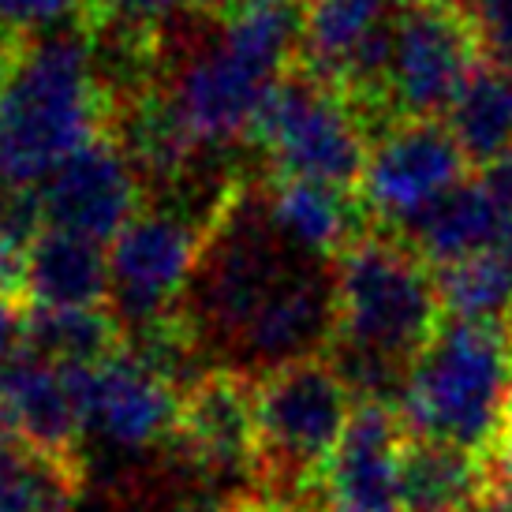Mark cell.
I'll use <instances>...</instances> for the list:
<instances>
[{
  "label": "cell",
  "mask_w": 512,
  "mask_h": 512,
  "mask_svg": "<svg viewBox=\"0 0 512 512\" xmlns=\"http://www.w3.org/2000/svg\"><path fill=\"white\" fill-rule=\"evenodd\" d=\"M441 124L449 128L471 169L505 161L512 154V75L494 64H479Z\"/></svg>",
  "instance_id": "21"
},
{
  "label": "cell",
  "mask_w": 512,
  "mask_h": 512,
  "mask_svg": "<svg viewBox=\"0 0 512 512\" xmlns=\"http://www.w3.org/2000/svg\"><path fill=\"white\" fill-rule=\"evenodd\" d=\"M128 348V333L109 307L94 311H45L34 307L27 326V356L49 367H101Z\"/></svg>",
  "instance_id": "22"
},
{
  "label": "cell",
  "mask_w": 512,
  "mask_h": 512,
  "mask_svg": "<svg viewBox=\"0 0 512 512\" xmlns=\"http://www.w3.org/2000/svg\"><path fill=\"white\" fill-rule=\"evenodd\" d=\"M430 270L464 262L501 247V214L494 195L486 191L483 176H468L464 184L449 187L397 232Z\"/></svg>",
  "instance_id": "16"
},
{
  "label": "cell",
  "mask_w": 512,
  "mask_h": 512,
  "mask_svg": "<svg viewBox=\"0 0 512 512\" xmlns=\"http://www.w3.org/2000/svg\"><path fill=\"white\" fill-rule=\"evenodd\" d=\"M113 101L79 27L34 34L0 79V184L38 187L109 131Z\"/></svg>",
  "instance_id": "3"
},
{
  "label": "cell",
  "mask_w": 512,
  "mask_h": 512,
  "mask_svg": "<svg viewBox=\"0 0 512 512\" xmlns=\"http://www.w3.org/2000/svg\"><path fill=\"white\" fill-rule=\"evenodd\" d=\"M479 64L486 57L468 8L445 0H400L389 64L397 124H441Z\"/></svg>",
  "instance_id": "8"
},
{
  "label": "cell",
  "mask_w": 512,
  "mask_h": 512,
  "mask_svg": "<svg viewBox=\"0 0 512 512\" xmlns=\"http://www.w3.org/2000/svg\"><path fill=\"white\" fill-rule=\"evenodd\" d=\"M512 408V352L505 326L445 318L415 359L400 415L415 438L483 453Z\"/></svg>",
  "instance_id": "4"
},
{
  "label": "cell",
  "mask_w": 512,
  "mask_h": 512,
  "mask_svg": "<svg viewBox=\"0 0 512 512\" xmlns=\"http://www.w3.org/2000/svg\"><path fill=\"white\" fill-rule=\"evenodd\" d=\"M483 494L479 453L453 441L415 438L404 445V512H468Z\"/></svg>",
  "instance_id": "20"
},
{
  "label": "cell",
  "mask_w": 512,
  "mask_h": 512,
  "mask_svg": "<svg viewBox=\"0 0 512 512\" xmlns=\"http://www.w3.org/2000/svg\"><path fill=\"white\" fill-rule=\"evenodd\" d=\"M64 374L72 382L83 434H94L116 449L169 445L180 389L128 348L101 367H72Z\"/></svg>",
  "instance_id": "12"
},
{
  "label": "cell",
  "mask_w": 512,
  "mask_h": 512,
  "mask_svg": "<svg viewBox=\"0 0 512 512\" xmlns=\"http://www.w3.org/2000/svg\"><path fill=\"white\" fill-rule=\"evenodd\" d=\"M191 0H79L75 27H135V30H161V23L172 12H180Z\"/></svg>",
  "instance_id": "25"
},
{
  "label": "cell",
  "mask_w": 512,
  "mask_h": 512,
  "mask_svg": "<svg viewBox=\"0 0 512 512\" xmlns=\"http://www.w3.org/2000/svg\"><path fill=\"white\" fill-rule=\"evenodd\" d=\"M397 4L400 0H307L296 68L337 90L367 45L393 27Z\"/></svg>",
  "instance_id": "17"
},
{
  "label": "cell",
  "mask_w": 512,
  "mask_h": 512,
  "mask_svg": "<svg viewBox=\"0 0 512 512\" xmlns=\"http://www.w3.org/2000/svg\"><path fill=\"white\" fill-rule=\"evenodd\" d=\"M505 337H509V352H512V318L505 322Z\"/></svg>",
  "instance_id": "30"
},
{
  "label": "cell",
  "mask_w": 512,
  "mask_h": 512,
  "mask_svg": "<svg viewBox=\"0 0 512 512\" xmlns=\"http://www.w3.org/2000/svg\"><path fill=\"white\" fill-rule=\"evenodd\" d=\"M30 38H34V34H19V30H4V27H0V79H4V72L12 68L15 53H19V49L30 42Z\"/></svg>",
  "instance_id": "28"
},
{
  "label": "cell",
  "mask_w": 512,
  "mask_h": 512,
  "mask_svg": "<svg viewBox=\"0 0 512 512\" xmlns=\"http://www.w3.org/2000/svg\"><path fill=\"white\" fill-rule=\"evenodd\" d=\"M281 79L258 72L255 64L236 57L221 38L187 49L176 60L169 79H161L172 109L202 150H225L251 135L255 116Z\"/></svg>",
  "instance_id": "10"
},
{
  "label": "cell",
  "mask_w": 512,
  "mask_h": 512,
  "mask_svg": "<svg viewBox=\"0 0 512 512\" xmlns=\"http://www.w3.org/2000/svg\"><path fill=\"white\" fill-rule=\"evenodd\" d=\"M0 393L8 397L19 438L53 456L79 460L83 419L75 408L72 382L60 367H49L34 356H19L0 367Z\"/></svg>",
  "instance_id": "19"
},
{
  "label": "cell",
  "mask_w": 512,
  "mask_h": 512,
  "mask_svg": "<svg viewBox=\"0 0 512 512\" xmlns=\"http://www.w3.org/2000/svg\"><path fill=\"white\" fill-rule=\"evenodd\" d=\"M352 408L356 397L326 356L258 378L255 494L281 505L318 501Z\"/></svg>",
  "instance_id": "5"
},
{
  "label": "cell",
  "mask_w": 512,
  "mask_h": 512,
  "mask_svg": "<svg viewBox=\"0 0 512 512\" xmlns=\"http://www.w3.org/2000/svg\"><path fill=\"white\" fill-rule=\"evenodd\" d=\"M468 15L479 30L486 64L512 75V0H471Z\"/></svg>",
  "instance_id": "26"
},
{
  "label": "cell",
  "mask_w": 512,
  "mask_h": 512,
  "mask_svg": "<svg viewBox=\"0 0 512 512\" xmlns=\"http://www.w3.org/2000/svg\"><path fill=\"white\" fill-rule=\"evenodd\" d=\"M38 199L45 228L113 243L139 214V199L146 195L124 146L113 139V131H101L38 187Z\"/></svg>",
  "instance_id": "13"
},
{
  "label": "cell",
  "mask_w": 512,
  "mask_h": 512,
  "mask_svg": "<svg viewBox=\"0 0 512 512\" xmlns=\"http://www.w3.org/2000/svg\"><path fill=\"white\" fill-rule=\"evenodd\" d=\"M247 143L266 154L273 176L322 184L344 195H359L367 176V128L337 90L299 68L273 86Z\"/></svg>",
  "instance_id": "6"
},
{
  "label": "cell",
  "mask_w": 512,
  "mask_h": 512,
  "mask_svg": "<svg viewBox=\"0 0 512 512\" xmlns=\"http://www.w3.org/2000/svg\"><path fill=\"white\" fill-rule=\"evenodd\" d=\"M83 460L53 456L27 441L0 445V512H72Z\"/></svg>",
  "instance_id": "23"
},
{
  "label": "cell",
  "mask_w": 512,
  "mask_h": 512,
  "mask_svg": "<svg viewBox=\"0 0 512 512\" xmlns=\"http://www.w3.org/2000/svg\"><path fill=\"white\" fill-rule=\"evenodd\" d=\"M232 4H236V0H191V8H195V12L214 15V19H221V15H225Z\"/></svg>",
  "instance_id": "29"
},
{
  "label": "cell",
  "mask_w": 512,
  "mask_h": 512,
  "mask_svg": "<svg viewBox=\"0 0 512 512\" xmlns=\"http://www.w3.org/2000/svg\"><path fill=\"white\" fill-rule=\"evenodd\" d=\"M210 221L176 206H143L109 243V311L128 337L180 314Z\"/></svg>",
  "instance_id": "7"
},
{
  "label": "cell",
  "mask_w": 512,
  "mask_h": 512,
  "mask_svg": "<svg viewBox=\"0 0 512 512\" xmlns=\"http://www.w3.org/2000/svg\"><path fill=\"white\" fill-rule=\"evenodd\" d=\"M27 292L45 311L109 307V251L60 228H42L27 251Z\"/></svg>",
  "instance_id": "18"
},
{
  "label": "cell",
  "mask_w": 512,
  "mask_h": 512,
  "mask_svg": "<svg viewBox=\"0 0 512 512\" xmlns=\"http://www.w3.org/2000/svg\"><path fill=\"white\" fill-rule=\"evenodd\" d=\"M445 318L505 326L512 318V258L494 247L434 270Z\"/></svg>",
  "instance_id": "24"
},
{
  "label": "cell",
  "mask_w": 512,
  "mask_h": 512,
  "mask_svg": "<svg viewBox=\"0 0 512 512\" xmlns=\"http://www.w3.org/2000/svg\"><path fill=\"white\" fill-rule=\"evenodd\" d=\"M262 191L281 236L296 243L299 251L326 262H337L374 228L359 195H344L333 187L288 180V176H270V184H262Z\"/></svg>",
  "instance_id": "15"
},
{
  "label": "cell",
  "mask_w": 512,
  "mask_h": 512,
  "mask_svg": "<svg viewBox=\"0 0 512 512\" xmlns=\"http://www.w3.org/2000/svg\"><path fill=\"white\" fill-rule=\"evenodd\" d=\"M468 169L445 124H397L370 146L359 199L374 225L400 232L449 187L464 184Z\"/></svg>",
  "instance_id": "11"
},
{
  "label": "cell",
  "mask_w": 512,
  "mask_h": 512,
  "mask_svg": "<svg viewBox=\"0 0 512 512\" xmlns=\"http://www.w3.org/2000/svg\"><path fill=\"white\" fill-rule=\"evenodd\" d=\"M400 408L356 400L344 438L318 486V512H404V445Z\"/></svg>",
  "instance_id": "14"
},
{
  "label": "cell",
  "mask_w": 512,
  "mask_h": 512,
  "mask_svg": "<svg viewBox=\"0 0 512 512\" xmlns=\"http://www.w3.org/2000/svg\"><path fill=\"white\" fill-rule=\"evenodd\" d=\"M445 322L438 281L389 228L337 258V337L326 359L356 400L400 408L415 359Z\"/></svg>",
  "instance_id": "2"
},
{
  "label": "cell",
  "mask_w": 512,
  "mask_h": 512,
  "mask_svg": "<svg viewBox=\"0 0 512 512\" xmlns=\"http://www.w3.org/2000/svg\"><path fill=\"white\" fill-rule=\"evenodd\" d=\"M255 397L258 378L225 367L206 370L180 393L169 445L176 460L202 475L206 486L225 490L232 479L255 483Z\"/></svg>",
  "instance_id": "9"
},
{
  "label": "cell",
  "mask_w": 512,
  "mask_h": 512,
  "mask_svg": "<svg viewBox=\"0 0 512 512\" xmlns=\"http://www.w3.org/2000/svg\"><path fill=\"white\" fill-rule=\"evenodd\" d=\"M180 314L202 356L266 378L333 348L337 262L307 255L281 236L258 180H232L206 228Z\"/></svg>",
  "instance_id": "1"
},
{
  "label": "cell",
  "mask_w": 512,
  "mask_h": 512,
  "mask_svg": "<svg viewBox=\"0 0 512 512\" xmlns=\"http://www.w3.org/2000/svg\"><path fill=\"white\" fill-rule=\"evenodd\" d=\"M483 184L486 191L494 195L498 202V214H501V251L512 258V154L498 165L483 169Z\"/></svg>",
  "instance_id": "27"
}]
</instances>
